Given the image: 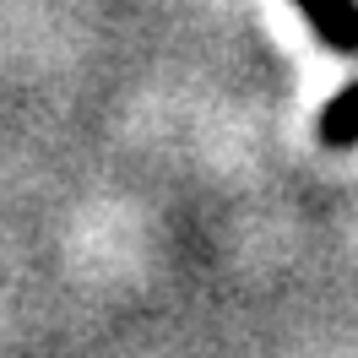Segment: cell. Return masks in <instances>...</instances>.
I'll return each mask as SVG.
<instances>
[{
	"mask_svg": "<svg viewBox=\"0 0 358 358\" xmlns=\"http://www.w3.org/2000/svg\"><path fill=\"white\" fill-rule=\"evenodd\" d=\"M304 22L336 55H358V0H299Z\"/></svg>",
	"mask_w": 358,
	"mask_h": 358,
	"instance_id": "1",
	"label": "cell"
},
{
	"mask_svg": "<svg viewBox=\"0 0 358 358\" xmlns=\"http://www.w3.org/2000/svg\"><path fill=\"white\" fill-rule=\"evenodd\" d=\"M315 136H320V147H331V152H348V147L358 141V82H353V87H342L331 103H326Z\"/></svg>",
	"mask_w": 358,
	"mask_h": 358,
	"instance_id": "2",
	"label": "cell"
}]
</instances>
